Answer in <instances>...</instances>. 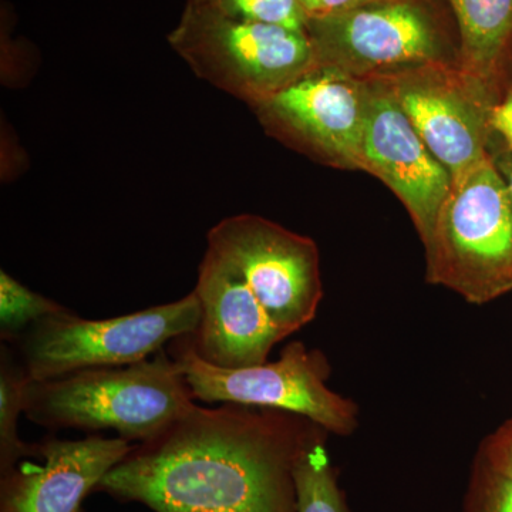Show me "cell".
<instances>
[{"label":"cell","instance_id":"6da1fadb","mask_svg":"<svg viewBox=\"0 0 512 512\" xmlns=\"http://www.w3.org/2000/svg\"><path fill=\"white\" fill-rule=\"evenodd\" d=\"M316 427L281 410L195 404L134 444L96 493L154 512H298L293 467Z\"/></svg>","mask_w":512,"mask_h":512},{"label":"cell","instance_id":"7a4b0ae2","mask_svg":"<svg viewBox=\"0 0 512 512\" xmlns=\"http://www.w3.org/2000/svg\"><path fill=\"white\" fill-rule=\"evenodd\" d=\"M167 349L133 365L84 369L30 380L25 416L47 429L114 430L121 439H153L195 406Z\"/></svg>","mask_w":512,"mask_h":512},{"label":"cell","instance_id":"3957f363","mask_svg":"<svg viewBox=\"0 0 512 512\" xmlns=\"http://www.w3.org/2000/svg\"><path fill=\"white\" fill-rule=\"evenodd\" d=\"M319 67L366 80L414 64L460 62L446 0H386L308 20Z\"/></svg>","mask_w":512,"mask_h":512},{"label":"cell","instance_id":"277c9868","mask_svg":"<svg viewBox=\"0 0 512 512\" xmlns=\"http://www.w3.org/2000/svg\"><path fill=\"white\" fill-rule=\"evenodd\" d=\"M424 248L430 284L477 305L512 291V200L491 157L453 184Z\"/></svg>","mask_w":512,"mask_h":512},{"label":"cell","instance_id":"5b68a950","mask_svg":"<svg viewBox=\"0 0 512 512\" xmlns=\"http://www.w3.org/2000/svg\"><path fill=\"white\" fill-rule=\"evenodd\" d=\"M168 42L200 79L249 106L318 66L306 30L222 18L190 5Z\"/></svg>","mask_w":512,"mask_h":512},{"label":"cell","instance_id":"8992f818","mask_svg":"<svg viewBox=\"0 0 512 512\" xmlns=\"http://www.w3.org/2000/svg\"><path fill=\"white\" fill-rule=\"evenodd\" d=\"M201 305L192 291L178 301L110 319H83L66 311L39 320L12 343L32 380L55 379L84 369L133 365L192 335Z\"/></svg>","mask_w":512,"mask_h":512},{"label":"cell","instance_id":"52a82bcc","mask_svg":"<svg viewBox=\"0 0 512 512\" xmlns=\"http://www.w3.org/2000/svg\"><path fill=\"white\" fill-rule=\"evenodd\" d=\"M165 349L195 400L298 414L335 434H350L355 429L356 407L326 386L329 372L325 357L301 342L286 345L276 362L237 369L205 362L190 335L174 339Z\"/></svg>","mask_w":512,"mask_h":512},{"label":"cell","instance_id":"ba28073f","mask_svg":"<svg viewBox=\"0 0 512 512\" xmlns=\"http://www.w3.org/2000/svg\"><path fill=\"white\" fill-rule=\"evenodd\" d=\"M375 76L390 87L453 184L490 157L491 113L504 90L451 64H414Z\"/></svg>","mask_w":512,"mask_h":512},{"label":"cell","instance_id":"9c48e42d","mask_svg":"<svg viewBox=\"0 0 512 512\" xmlns=\"http://www.w3.org/2000/svg\"><path fill=\"white\" fill-rule=\"evenodd\" d=\"M208 249L244 278L284 338L315 318L323 291L319 251L311 238L242 214L210 229Z\"/></svg>","mask_w":512,"mask_h":512},{"label":"cell","instance_id":"30bf717a","mask_svg":"<svg viewBox=\"0 0 512 512\" xmlns=\"http://www.w3.org/2000/svg\"><path fill=\"white\" fill-rule=\"evenodd\" d=\"M367 82L316 66L281 92L252 104L269 136L338 168L360 171Z\"/></svg>","mask_w":512,"mask_h":512},{"label":"cell","instance_id":"8fae6325","mask_svg":"<svg viewBox=\"0 0 512 512\" xmlns=\"http://www.w3.org/2000/svg\"><path fill=\"white\" fill-rule=\"evenodd\" d=\"M366 82L360 171L379 178L402 201L426 245L453 188V178L433 156L382 77L372 76Z\"/></svg>","mask_w":512,"mask_h":512},{"label":"cell","instance_id":"7c38bea8","mask_svg":"<svg viewBox=\"0 0 512 512\" xmlns=\"http://www.w3.org/2000/svg\"><path fill=\"white\" fill-rule=\"evenodd\" d=\"M121 437H46L36 457L0 474V512H82L87 495L130 453Z\"/></svg>","mask_w":512,"mask_h":512},{"label":"cell","instance_id":"4fadbf2b","mask_svg":"<svg viewBox=\"0 0 512 512\" xmlns=\"http://www.w3.org/2000/svg\"><path fill=\"white\" fill-rule=\"evenodd\" d=\"M194 291L201 319L190 338L205 362L227 369L262 365L285 339L244 278L211 249L202 259Z\"/></svg>","mask_w":512,"mask_h":512},{"label":"cell","instance_id":"5bb4252c","mask_svg":"<svg viewBox=\"0 0 512 512\" xmlns=\"http://www.w3.org/2000/svg\"><path fill=\"white\" fill-rule=\"evenodd\" d=\"M460 37L463 72L507 92L512 86V0H446Z\"/></svg>","mask_w":512,"mask_h":512},{"label":"cell","instance_id":"9a60e30c","mask_svg":"<svg viewBox=\"0 0 512 512\" xmlns=\"http://www.w3.org/2000/svg\"><path fill=\"white\" fill-rule=\"evenodd\" d=\"M30 376L9 343L0 345V474L25 458L36 457V444L19 436V417L25 414Z\"/></svg>","mask_w":512,"mask_h":512},{"label":"cell","instance_id":"2e32d148","mask_svg":"<svg viewBox=\"0 0 512 512\" xmlns=\"http://www.w3.org/2000/svg\"><path fill=\"white\" fill-rule=\"evenodd\" d=\"M293 477L298 512H348L328 451L315 434L299 450Z\"/></svg>","mask_w":512,"mask_h":512},{"label":"cell","instance_id":"e0dca14e","mask_svg":"<svg viewBox=\"0 0 512 512\" xmlns=\"http://www.w3.org/2000/svg\"><path fill=\"white\" fill-rule=\"evenodd\" d=\"M66 311L60 305L28 286L20 284L13 276L0 272V340L15 343L39 320Z\"/></svg>","mask_w":512,"mask_h":512},{"label":"cell","instance_id":"ac0fdd59","mask_svg":"<svg viewBox=\"0 0 512 512\" xmlns=\"http://www.w3.org/2000/svg\"><path fill=\"white\" fill-rule=\"evenodd\" d=\"M187 5L228 19L272 23L298 30H306L308 25V16L299 0H187Z\"/></svg>","mask_w":512,"mask_h":512},{"label":"cell","instance_id":"d6986e66","mask_svg":"<svg viewBox=\"0 0 512 512\" xmlns=\"http://www.w3.org/2000/svg\"><path fill=\"white\" fill-rule=\"evenodd\" d=\"M470 512H512V470L494 443L478 471Z\"/></svg>","mask_w":512,"mask_h":512},{"label":"cell","instance_id":"ffe728a7","mask_svg":"<svg viewBox=\"0 0 512 512\" xmlns=\"http://www.w3.org/2000/svg\"><path fill=\"white\" fill-rule=\"evenodd\" d=\"M491 130L494 143L512 151V86L505 92L503 99L494 106L491 113Z\"/></svg>","mask_w":512,"mask_h":512},{"label":"cell","instance_id":"44dd1931","mask_svg":"<svg viewBox=\"0 0 512 512\" xmlns=\"http://www.w3.org/2000/svg\"><path fill=\"white\" fill-rule=\"evenodd\" d=\"M491 161L494 167L497 168L498 173L503 177L505 185H507L508 192H510L512 200V151L505 150V148L498 146L497 143L491 141L490 148H488Z\"/></svg>","mask_w":512,"mask_h":512},{"label":"cell","instance_id":"7402d4cb","mask_svg":"<svg viewBox=\"0 0 512 512\" xmlns=\"http://www.w3.org/2000/svg\"><path fill=\"white\" fill-rule=\"evenodd\" d=\"M379 2H386V0H318V15L315 18L333 15V13L348 12V10Z\"/></svg>","mask_w":512,"mask_h":512},{"label":"cell","instance_id":"603a6c76","mask_svg":"<svg viewBox=\"0 0 512 512\" xmlns=\"http://www.w3.org/2000/svg\"><path fill=\"white\" fill-rule=\"evenodd\" d=\"M495 446L503 454L505 461L512 470V421L507 424V427L503 431H500L497 439L494 440Z\"/></svg>","mask_w":512,"mask_h":512},{"label":"cell","instance_id":"cb8c5ba5","mask_svg":"<svg viewBox=\"0 0 512 512\" xmlns=\"http://www.w3.org/2000/svg\"><path fill=\"white\" fill-rule=\"evenodd\" d=\"M308 20L318 15V0H299Z\"/></svg>","mask_w":512,"mask_h":512}]
</instances>
